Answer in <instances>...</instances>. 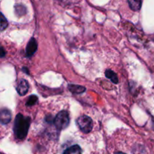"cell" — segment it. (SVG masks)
<instances>
[{"label":"cell","instance_id":"5bb4252c","mask_svg":"<svg viewBox=\"0 0 154 154\" xmlns=\"http://www.w3.org/2000/svg\"><path fill=\"white\" fill-rule=\"evenodd\" d=\"M5 54H6V52L5 51L4 48H3L2 47H0V58L4 57L5 56Z\"/></svg>","mask_w":154,"mask_h":154},{"label":"cell","instance_id":"6da1fadb","mask_svg":"<svg viewBox=\"0 0 154 154\" xmlns=\"http://www.w3.org/2000/svg\"><path fill=\"white\" fill-rule=\"evenodd\" d=\"M29 124V117H24L22 114H17L15 119L14 128L15 136L19 139H23L25 138L28 133Z\"/></svg>","mask_w":154,"mask_h":154},{"label":"cell","instance_id":"8992f818","mask_svg":"<svg viewBox=\"0 0 154 154\" xmlns=\"http://www.w3.org/2000/svg\"><path fill=\"white\" fill-rule=\"evenodd\" d=\"M37 42L35 38H31V40L29 42L28 45H27L26 47V57H32L33 54H35V52L37 50Z\"/></svg>","mask_w":154,"mask_h":154},{"label":"cell","instance_id":"30bf717a","mask_svg":"<svg viewBox=\"0 0 154 154\" xmlns=\"http://www.w3.org/2000/svg\"><path fill=\"white\" fill-rule=\"evenodd\" d=\"M105 76L108 78H109L114 84H117L118 83V78H117V75L113 71L110 70V69L106 70V72H105Z\"/></svg>","mask_w":154,"mask_h":154},{"label":"cell","instance_id":"5b68a950","mask_svg":"<svg viewBox=\"0 0 154 154\" xmlns=\"http://www.w3.org/2000/svg\"><path fill=\"white\" fill-rule=\"evenodd\" d=\"M11 120V113L8 109L0 110V123L8 124Z\"/></svg>","mask_w":154,"mask_h":154},{"label":"cell","instance_id":"4fadbf2b","mask_svg":"<svg viewBox=\"0 0 154 154\" xmlns=\"http://www.w3.org/2000/svg\"><path fill=\"white\" fill-rule=\"evenodd\" d=\"M16 12L17 13V14L23 15L26 13V8L23 5L16 6Z\"/></svg>","mask_w":154,"mask_h":154},{"label":"cell","instance_id":"7c38bea8","mask_svg":"<svg viewBox=\"0 0 154 154\" xmlns=\"http://www.w3.org/2000/svg\"><path fill=\"white\" fill-rule=\"evenodd\" d=\"M38 100V97L36 96H31L29 98L28 101L26 102L27 106H32L35 104L36 103Z\"/></svg>","mask_w":154,"mask_h":154},{"label":"cell","instance_id":"277c9868","mask_svg":"<svg viewBox=\"0 0 154 154\" xmlns=\"http://www.w3.org/2000/svg\"><path fill=\"white\" fill-rule=\"evenodd\" d=\"M29 90V84L26 80L22 79L18 83L17 87V91L20 96H24L26 94Z\"/></svg>","mask_w":154,"mask_h":154},{"label":"cell","instance_id":"3957f363","mask_svg":"<svg viewBox=\"0 0 154 154\" xmlns=\"http://www.w3.org/2000/svg\"><path fill=\"white\" fill-rule=\"evenodd\" d=\"M77 123H78V127L84 133H89L93 129V120L88 116H81L77 120Z\"/></svg>","mask_w":154,"mask_h":154},{"label":"cell","instance_id":"ba28073f","mask_svg":"<svg viewBox=\"0 0 154 154\" xmlns=\"http://www.w3.org/2000/svg\"><path fill=\"white\" fill-rule=\"evenodd\" d=\"M129 7L133 11L140 10L141 7V0H128Z\"/></svg>","mask_w":154,"mask_h":154},{"label":"cell","instance_id":"52a82bcc","mask_svg":"<svg viewBox=\"0 0 154 154\" xmlns=\"http://www.w3.org/2000/svg\"><path fill=\"white\" fill-rule=\"evenodd\" d=\"M69 89L72 93L75 94H80L82 93L85 91V87H82V86H78V85H74V84H71L69 86Z\"/></svg>","mask_w":154,"mask_h":154},{"label":"cell","instance_id":"8fae6325","mask_svg":"<svg viewBox=\"0 0 154 154\" xmlns=\"http://www.w3.org/2000/svg\"><path fill=\"white\" fill-rule=\"evenodd\" d=\"M8 23L4 15L0 12V31H3L8 27Z\"/></svg>","mask_w":154,"mask_h":154},{"label":"cell","instance_id":"7a4b0ae2","mask_svg":"<svg viewBox=\"0 0 154 154\" xmlns=\"http://www.w3.org/2000/svg\"><path fill=\"white\" fill-rule=\"evenodd\" d=\"M70 119L69 113L66 111H62L57 115L54 119V124L58 129H64L69 126Z\"/></svg>","mask_w":154,"mask_h":154},{"label":"cell","instance_id":"9c48e42d","mask_svg":"<svg viewBox=\"0 0 154 154\" xmlns=\"http://www.w3.org/2000/svg\"><path fill=\"white\" fill-rule=\"evenodd\" d=\"M81 153H82V150L78 145L72 146L64 151V153L66 154H78Z\"/></svg>","mask_w":154,"mask_h":154}]
</instances>
